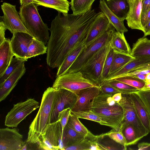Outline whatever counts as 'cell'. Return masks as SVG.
Masks as SVG:
<instances>
[{
  "instance_id": "6da1fadb",
  "label": "cell",
  "mask_w": 150,
  "mask_h": 150,
  "mask_svg": "<svg viewBox=\"0 0 150 150\" xmlns=\"http://www.w3.org/2000/svg\"><path fill=\"white\" fill-rule=\"evenodd\" d=\"M94 9L81 14H64L58 12L49 28L46 62L50 68H58L69 52L84 40L97 17Z\"/></svg>"
},
{
  "instance_id": "7a4b0ae2",
  "label": "cell",
  "mask_w": 150,
  "mask_h": 150,
  "mask_svg": "<svg viewBox=\"0 0 150 150\" xmlns=\"http://www.w3.org/2000/svg\"><path fill=\"white\" fill-rule=\"evenodd\" d=\"M57 90L49 87L44 92L39 111L30 124L26 142L35 144L39 142L41 135L50 124L52 110Z\"/></svg>"
},
{
  "instance_id": "3957f363",
  "label": "cell",
  "mask_w": 150,
  "mask_h": 150,
  "mask_svg": "<svg viewBox=\"0 0 150 150\" xmlns=\"http://www.w3.org/2000/svg\"><path fill=\"white\" fill-rule=\"evenodd\" d=\"M113 95L100 91L93 100L92 111L108 123L110 127L115 128L120 126L124 112L119 103L113 99Z\"/></svg>"
},
{
  "instance_id": "277c9868",
  "label": "cell",
  "mask_w": 150,
  "mask_h": 150,
  "mask_svg": "<svg viewBox=\"0 0 150 150\" xmlns=\"http://www.w3.org/2000/svg\"><path fill=\"white\" fill-rule=\"evenodd\" d=\"M38 6L33 3L21 6L18 14L29 34L46 45L50 38L49 30L39 15Z\"/></svg>"
},
{
  "instance_id": "5b68a950",
  "label": "cell",
  "mask_w": 150,
  "mask_h": 150,
  "mask_svg": "<svg viewBox=\"0 0 150 150\" xmlns=\"http://www.w3.org/2000/svg\"><path fill=\"white\" fill-rule=\"evenodd\" d=\"M110 40L94 53L79 71L86 78L99 86L103 82L102 74L104 64L108 52L112 49Z\"/></svg>"
},
{
  "instance_id": "8992f818",
  "label": "cell",
  "mask_w": 150,
  "mask_h": 150,
  "mask_svg": "<svg viewBox=\"0 0 150 150\" xmlns=\"http://www.w3.org/2000/svg\"><path fill=\"white\" fill-rule=\"evenodd\" d=\"M93 86H99L79 71L67 72L57 77L52 87L56 90L65 89L76 94L82 89Z\"/></svg>"
},
{
  "instance_id": "52a82bcc",
  "label": "cell",
  "mask_w": 150,
  "mask_h": 150,
  "mask_svg": "<svg viewBox=\"0 0 150 150\" xmlns=\"http://www.w3.org/2000/svg\"><path fill=\"white\" fill-rule=\"evenodd\" d=\"M115 28L111 25L103 34L86 47H84L67 72L79 71L88 60L96 52L110 41Z\"/></svg>"
},
{
  "instance_id": "ba28073f",
  "label": "cell",
  "mask_w": 150,
  "mask_h": 150,
  "mask_svg": "<svg viewBox=\"0 0 150 150\" xmlns=\"http://www.w3.org/2000/svg\"><path fill=\"white\" fill-rule=\"evenodd\" d=\"M62 133L59 120L50 124L37 143L39 149L65 150L62 140Z\"/></svg>"
},
{
  "instance_id": "9c48e42d",
  "label": "cell",
  "mask_w": 150,
  "mask_h": 150,
  "mask_svg": "<svg viewBox=\"0 0 150 150\" xmlns=\"http://www.w3.org/2000/svg\"><path fill=\"white\" fill-rule=\"evenodd\" d=\"M40 107L39 103L31 98L14 105L5 117V125L8 127H17L27 116Z\"/></svg>"
},
{
  "instance_id": "30bf717a",
  "label": "cell",
  "mask_w": 150,
  "mask_h": 150,
  "mask_svg": "<svg viewBox=\"0 0 150 150\" xmlns=\"http://www.w3.org/2000/svg\"><path fill=\"white\" fill-rule=\"evenodd\" d=\"M118 103L122 107L124 112V118L121 125L127 124L132 125L134 128L139 140L146 136L149 132L140 120L129 94H122V98Z\"/></svg>"
},
{
  "instance_id": "8fae6325",
  "label": "cell",
  "mask_w": 150,
  "mask_h": 150,
  "mask_svg": "<svg viewBox=\"0 0 150 150\" xmlns=\"http://www.w3.org/2000/svg\"><path fill=\"white\" fill-rule=\"evenodd\" d=\"M3 15L0 19L3 22L7 28L13 34L17 32H23L29 34L21 19L16 8V5L3 2L1 5Z\"/></svg>"
},
{
  "instance_id": "7c38bea8",
  "label": "cell",
  "mask_w": 150,
  "mask_h": 150,
  "mask_svg": "<svg viewBox=\"0 0 150 150\" xmlns=\"http://www.w3.org/2000/svg\"><path fill=\"white\" fill-rule=\"evenodd\" d=\"M56 90L57 93L51 114L50 124L58 120V114L60 112L69 108L71 109L77 99L75 93L68 90L64 88Z\"/></svg>"
},
{
  "instance_id": "4fadbf2b",
  "label": "cell",
  "mask_w": 150,
  "mask_h": 150,
  "mask_svg": "<svg viewBox=\"0 0 150 150\" xmlns=\"http://www.w3.org/2000/svg\"><path fill=\"white\" fill-rule=\"evenodd\" d=\"M25 144L16 127L0 129V150H21Z\"/></svg>"
},
{
  "instance_id": "5bb4252c",
  "label": "cell",
  "mask_w": 150,
  "mask_h": 150,
  "mask_svg": "<svg viewBox=\"0 0 150 150\" xmlns=\"http://www.w3.org/2000/svg\"><path fill=\"white\" fill-rule=\"evenodd\" d=\"M100 92L99 86H93L82 89L76 94L77 99L71 111L88 112L92 110L94 98Z\"/></svg>"
},
{
  "instance_id": "9a60e30c",
  "label": "cell",
  "mask_w": 150,
  "mask_h": 150,
  "mask_svg": "<svg viewBox=\"0 0 150 150\" xmlns=\"http://www.w3.org/2000/svg\"><path fill=\"white\" fill-rule=\"evenodd\" d=\"M33 38L26 33L17 32L13 34L10 44L14 56L27 61L28 47Z\"/></svg>"
},
{
  "instance_id": "2e32d148",
  "label": "cell",
  "mask_w": 150,
  "mask_h": 150,
  "mask_svg": "<svg viewBox=\"0 0 150 150\" xmlns=\"http://www.w3.org/2000/svg\"><path fill=\"white\" fill-rule=\"evenodd\" d=\"M111 25L105 15L102 12H100L95 20L84 40L85 47L88 46L103 34L109 29Z\"/></svg>"
},
{
  "instance_id": "e0dca14e",
  "label": "cell",
  "mask_w": 150,
  "mask_h": 150,
  "mask_svg": "<svg viewBox=\"0 0 150 150\" xmlns=\"http://www.w3.org/2000/svg\"><path fill=\"white\" fill-rule=\"evenodd\" d=\"M129 9L126 20L128 26L132 29H137L144 32L141 21L142 0H127Z\"/></svg>"
},
{
  "instance_id": "ac0fdd59",
  "label": "cell",
  "mask_w": 150,
  "mask_h": 150,
  "mask_svg": "<svg viewBox=\"0 0 150 150\" xmlns=\"http://www.w3.org/2000/svg\"><path fill=\"white\" fill-rule=\"evenodd\" d=\"M26 69L24 63L15 70L0 86V101L5 100L25 74Z\"/></svg>"
},
{
  "instance_id": "d6986e66",
  "label": "cell",
  "mask_w": 150,
  "mask_h": 150,
  "mask_svg": "<svg viewBox=\"0 0 150 150\" xmlns=\"http://www.w3.org/2000/svg\"><path fill=\"white\" fill-rule=\"evenodd\" d=\"M137 115L142 125L149 133L150 132V117L141 100L136 93L129 94Z\"/></svg>"
},
{
  "instance_id": "ffe728a7",
  "label": "cell",
  "mask_w": 150,
  "mask_h": 150,
  "mask_svg": "<svg viewBox=\"0 0 150 150\" xmlns=\"http://www.w3.org/2000/svg\"><path fill=\"white\" fill-rule=\"evenodd\" d=\"M84 40L80 42L67 54L58 68L56 77L67 73L85 47Z\"/></svg>"
},
{
  "instance_id": "44dd1931",
  "label": "cell",
  "mask_w": 150,
  "mask_h": 150,
  "mask_svg": "<svg viewBox=\"0 0 150 150\" xmlns=\"http://www.w3.org/2000/svg\"><path fill=\"white\" fill-rule=\"evenodd\" d=\"M13 56L10 40L6 38L0 44V77L8 67Z\"/></svg>"
},
{
  "instance_id": "7402d4cb",
  "label": "cell",
  "mask_w": 150,
  "mask_h": 150,
  "mask_svg": "<svg viewBox=\"0 0 150 150\" xmlns=\"http://www.w3.org/2000/svg\"><path fill=\"white\" fill-rule=\"evenodd\" d=\"M107 5L118 18L124 21L126 19L129 9L127 0H106Z\"/></svg>"
},
{
  "instance_id": "603a6c76",
  "label": "cell",
  "mask_w": 150,
  "mask_h": 150,
  "mask_svg": "<svg viewBox=\"0 0 150 150\" xmlns=\"http://www.w3.org/2000/svg\"><path fill=\"white\" fill-rule=\"evenodd\" d=\"M110 45L115 52L130 54L131 50L126 40L124 33L115 31L110 40Z\"/></svg>"
},
{
  "instance_id": "cb8c5ba5",
  "label": "cell",
  "mask_w": 150,
  "mask_h": 150,
  "mask_svg": "<svg viewBox=\"0 0 150 150\" xmlns=\"http://www.w3.org/2000/svg\"><path fill=\"white\" fill-rule=\"evenodd\" d=\"M130 54L135 58H150V40L145 37L138 39L133 44Z\"/></svg>"
},
{
  "instance_id": "d4e9b609",
  "label": "cell",
  "mask_w": 150,
  "mask_h": 150,
  "mask_svg": "<svg viewBox=\"0 0 150 150\" xmlns=\"http://www.w3.org/2000/svg\"><path fill=\"white\" fill-rule=\"evenodd\" d=\"M150 62V58H135L120 69L109 75L105 80H109L131 72L139 66Z\"/></svg>"
},
{
  "instance_id": "484cf974",
  "label": "cell",
  "mask_w": 150,
  "mask_h": 150,
  "mask_svg": "<svg viewBox=\"0 0 150 150\" xmlns=\"http://www.w3.org/2000/svg\"><path fill=\"white\" fill-rule=\"evenodd\" d=\"M99 8L117 32L124 33L128 31L124 25V21L118 18L110 10L107 5L105 0L100 1Z\"/></svg>"
},
{
  "instance_id": "4316f807",
  "label": "cell",
  "mask_w": 150,
  "mask_h": 150,
  "mask_svg": "<svg viewBox=\"0 0 150 150\" xmlns=\"http://www.w3.org/2000/svg\"><path fill=\"white\" fill-rule=\"evenodd\" d=\"M33 3L54 9L64 14H68L69 11L70 3L67 0H33Z\"/></svg>"
},
{
  "instance_id": "83f0119b",
  "label": "cell",
  "mask_w": 150,
  "mask_h": 150,
  "mask_svg": "<svg viewBox=\"0 0 150 150\" xmlns=\"http://www.w3.org/2000/svg\"><path fill=\"white\" fill-rule=\"evenodd\" d=\"M85 137V136L76 132L67 124L63 131L62 136V142L64 149L82 140Z\"/></svg>"
},
{
  "instance_id": "f1b7e54d",
  "label": "cell",
  "mask_w": 150,
  "mask_h": 150,
  "mask_svg": "<svg viewBox=\"0 0 150 150\" xmlns=\"http://www.w3.org/2000/svg\"><path fill=\"white\" fill-rule=\"evenodd\" d=\"M134 58L130 54L114 51L108 76L120 69Z\"/></svg>"
},
{
  "instance_id": "f546056e",
  "label": "cell",
  "mask_w": 150,
  "mask_h": 150,
  "mask_svg": "<svg viewBox=\"0 0 150 150\" xmlns=\"http://www.w3.org/2000/svg\"><path fill=\"white\" fill-rule=\"evenodd\" d=\"M95 0H71V8L74 15L85 13L91 10V6Z\"/></svg>"
},
{
  "instance_id": "4dcf8cb0",
  "label": "cell",
  "mask_w": 150,
  "mask_h": 150,
  "mask_svg": "<svg viewBox=\"0 0 150 150\" xmlns=\"http://www.w3.org/2000/svg\"><path fill=\"white\" fill-rule=\"evenodd\" d=\"M120 127L125 138L127 146L136 144L140 140L133 126L130 124L121 125Z\"/></svg>"
},
{
  "instance_id": "1f68e13d",
  "label": "cell",
  "mask_w": 150,
  "mask_h": 150,
  "mask_svg": "<svg viewBox=\"0 0 150 150\" xmlns=\"http://www.w3.org/2000/svg\"><path fill=\"white\" fill-rule=\"evenodd\" d=\"M47 50L43 42L34 38L28 47L27 59L47 53Z\"/></svg>"
},
{
  "instance_id": "d6a6232c",
  "label": "cell",
  "mask_w": 150,
  "mask_h": 150,
  "mask_svg": "<svg viewBox=\"0 0 150 150\" xmlns=\"http://www.w3.org/2000/svg\"><path fill=\"white\" fill-rule=\"evenodd\" d=\"M27 61L16 57L12 58L11 62L3 75L0 77V86L4 83L7 78L22 64Z\"/></svg>"
},
{
  "instance_id": "836d02e7",
  "label": "cell",
  "mask_w": 150,
  "mask_h": 150,
  "mask_svg": "<svg viewBox=\"0 0 150 150\" xmlns=\"http://www.w3.org/2000/svg\"><path fill=\"white\" fill-rule=\"evenodd\" d=\"M67 124L76 132L85 136L88 135L91 133L79 121V118L71 112Z\"/></svg>"
},
{
  "instance_id": "e575fe53",
  "label": "cell",
  "mask_w": 150,
  "mask_h": 150,
  "mask_svg": "<svg viewBox=\"0 0 150 150\" xmlns=\"http://www.w3.org/2000/svg\"><path fill=\"white\" fill-rule=\"evenodd\" d=\"M104 81L118 90L122 94H129L135 93L138 90L135 87L114 79Z\"/></svg>"
},
{
  "instance_id": "d590c367",
  "label": "cell",
  "mask_w": 150,
  "mask_h": 150,
  "mask_svg": "<svg viewBox=\"0 0 150 150\" xmlns=\"http://www.w3.org/2000/svg\"><path fill=\"white\" fill-rule=\"evenodd\" d=\"M135 87L140 90L144 86L145 83L132 75H122L113 79Z\"/></svg>"
},
{
  "instance_id": "8d00e7d4",
  "label": "cell",
  "mask_w": 150,
  "mask_h": 150,
  "mask_svg": "<svg viewBox=\"0 0 150 150\" xmlns=\"http://www.w3.org/2000/svg\"><path fill=\"white\" fill-rule=\"evenodd\" d=\"M71 113L79 118L93 121L98 122L101 125L110 127V125L108 123L103 120L92 110L88 112L78 111L76 112H74L71 111Z\"/></svg>"
},
{
  "instance_id": "74e56055",
  "label": "cell",
  "mask_w": 150,
  "mask_h": 150,
  "mask_svg": "<svg viewBox=\"0 0 150 150\" xmlns=\"http://www.w3.org/2000/svg\"><path fill=\"white\" fill-rule=\"evenodd\" d=\"M108 136L116 142L127 148L126 140L120 127L112 129L109 132L100 135V137Z\"/></svg>"
},
{
  "instance_id": "f35d334b",
  "label": "cell",
  "mask_w": 150,
  "mask_h": 150,
  "mask_svg": "<svg viewBox=\"0 0 150 150\" xmlns=\"http://www.w3.org/2000/svg\"><path fill=\"white\" fill-rule=\"evenodd\" d=\"M114 52V50L111 49L108 52L105 61L102 74V78L103 81L106 79L108 76L112 63Z\"/></svg>"
},
{
  "instance_id": "ab89813d",
  "label": "cell",
  "mask_w": 150,
  "mask_h": 150,
  "mask_svg": "<svg viewBox=\"0 0 150 150\" xmlns=\"http://www.w3.org/2000/svg\"><path fill=\"white\" fill-rule=\"evenodd\" d=\"M90 143L89 139L87 136L80 142L71 146L67 147L65 150H89Z\"/></svg>"
},
{
  "instance_id": "60d3db41",
  "label": "cell",
  "mask_w": 150,
  "mask_h": 150,
  "mask_svg": "<svg viewBox=\"0 0 150 150\" xmlns=\"http://www.w3.org/2000/svg\"><path fill=\"white\" fill-rule=\"evenodd\" d=\"M135 93L143 103L150 117V90H138Z\"/></svg>"
},
{
  "instance_id": "b9f144b4",
  "label": "cell",
  "mask_w": 150,
  "mask_h": 150,
  "mask_svg": "<svg viewBox=\"0 0 150 150\" xmlns=\"http://www.w3.org/2000/svg\"><path fill=\"white\" fill-rule=\"evenodd\" d=\"M71 111V109L69 108L63 110L58 114V120L60 121L62 132L67 123Z\"/></svg>"
},
{
  "instance_id": "7bdbcfd3",
  "label": "cell",
  "mask_w": 150,
  "mask_h": 150,
  "mask_svg": "<svg viewBox=\"0 0 150 150\" xmlns=\"http://www.w3.org/2000/svg\"><path fill=\"white\" fill-rule=\"evenodd\" d=\"M99 87L100 91L105 93L113 95L117 93H120L118 90L104 81L101 84Z\"/></svg>"
},
{
  "instance_id": "ee69618b",
  "label": "cell",
  "mask_w": 150,
  "mask_h": 150,
  "mask_svg": "<svg viewBox=\"0 0 150 150\" xmlns=\"http://www.w3.org/2000/svg\"><path fill=\"white\" fill-rule=\"evenodd\" d=\"M150 20V9L144 14L141 15V21L142 25L144 27Z\"/></svg>"
},
{
  "instance_id": "f6af8a7d",
  "label": "cell",
  "mask_w": 150,
  "mask_h": 150,
  "mask_svg": "<svg viewBox=\"0 0 150 150\" xmlns=\"http://www.w3.org/2000/svg\"><path fill=\"white\" fill-rule=\"evenodd\" d=\"M7 29L5 27L3 21L0 19V44L6 39L5 38V31Z\"/></svg>"
},
{
  "instance_id": "bcb514c9",
  "label": "cell",
  "mask_w": 150,
  "mask_h": 150,
  "mask_svg": "<svg viewBox=\"0 0 150 150\" xmlns=\"http://www.w3.org/2000/svg\"><path fill=\"white\" fill-rule=\"evenodd\" d=\"M150 9V0H142L141 15L146 13Z\"/></svg>"
},
{
  "instance_id": "7dc6e473",
  "label": "cell",
  "mask_w": 150,
  "mask_h": 150,
  "mask_svg": "<svg viewBox=\"0 0 150 150\" xmlns=\"http://www.w3.org/2000/svg\"><path fill=\"white\" fill-rule=\"evenodd\" d=\"M138 150H150V143L142 142L139 143L137 146Z\"/></svg>"
},
{
  "instance_id": "c3c4849f",
  "label": "cell",
  "mask_w": 150,
  "mask_h": 150,
  "mask_svg": "<svg viewBox=\"0 0 150 150\" xmlns=\"http://www.w3.org/2000/svg\"><path fill=\"white\" fill-rule=\"evenodd\" d=\"M150 73V70H145L141 71H132L123 75H133L139 74L146 75Z\"/></svg>"
},
{
  "instance_id": "681fc988",
  "label": "cell",
  "mask_w": 150,
  "mask_h": 150,
  "mask_svg": "<svg viewBox=\"0 0 150 150\" xmlns=\"http://www.w3.org/2000/svg\"><path fill=\"white\" fill-rule=\"evenodd\" d=\"M149 67H150V62L139 66L131 71L145 70Z\"/></svg>"
},
{
  "instance_id": "f907efd6",
  "label": "cell",
  "mask_w": 150,
  "mask_h": 150,
  "mask_svg": "<svg viewBox=\"0 0 150 150\" xmlns=\"http://www.w3.org/2000/svg\"><path fill=\"white\" fill-rule=\"evenodd\" d=\"M112 97L115 102L119 103L122 98V93H115L113 95Z\"/></svg>"
},
{
  "instance_id": "816d5d0a",
  "label": "cell",
  "mask_w": 150,
  "mask_h": 150,
  "mask_svg": "<svg viewBox=\"0 0 150 150\" xmlns=\"http://www.w3.org/2000/svg\"><path fill=\"white\" fill-rule=\"evenodd\" d=\"M144 37L148 35L150 33V20L144 27Z\"/></svg>"
},
{
  "instance_id": "f5cc1de1",
  "label": "cell",
  "mask_w": 150,
  "mask_h": 150,
  "mask_svg": "<svg viewBox=\"0 0 150 150\" xmlns=\"http://www.w3.org/2000/svg\"><path fill=\"white\" fill-rule=\"evenodd\" d=\"M33 0H20L21 6H24L33 3Z\"/></svg>"
},
{
  "instance_id": "db71d44e",
  "label": "cell",
  "mask_w": 150,
  "mask_h": 150,
  "mask_svg": "<svg viewBox=\"0 0 150 150\" xmlns=\"http://www.w3.org/2000/svg\"><path fill=\"white\" fill-rule=\"evenodd\" d=\"M134 77L137 78L140 80L144 81L146 79V75L142 74H139L135 75H133Z\"/></svg>"
},
{
  "instance_id": "11a10c76",
  "label": "cell",
  "mask_w": 150,
  "mask_h": 150,
  "mask_svg": "<svg viewBox=\"0 0 150 150\" xmlns=\"http://www.w3.org/2000/svg\"><path fill=\"white\" fill-rule=\"evenodd\" d=\"M150 90V83H145L144 86L140 90Z\"/></svg>"
},
{
  "instance_id": "9f6ffc18",
  "label": "cell",
  "mask_w": 150,
  "mask_h": 150,
  "mask_svg": "<svg viewBox=\"0 0 150 150\" xmlns=\"http://www.w3.org/2000/svg\"><path fill=\"white\" fill-rule=\"evenodd\" d=\"M146 75V79L145 80H149L150 79V73H149Z\"/></svg>"
},
{
  "instance_id": "6f0895ef",
  "label": "cell",
  "mask_w": 150,
  "mask_h": 150,
  "mask_svg": "<svg viewBox=\"0 0 150 150\" xmlns=\"http://www.w3.org/2000/svg\"><path fill=\"white\" fill-rule=\"evenodd\" d=\"M145 83H150V79L146 80H145L144 81Z\"/></svg>"
},
{
  "instance_id": "680465c9",
  "label": "cell",
  "mask_w": 150,
  "mask_h": 150,
  "mask_svg": "<svg viewBox=\"0 0 150 150\" xmlns=\"http://www.w3.org/2000/svg\"><path fill=\"white\" fill-rule=\"evenodd\" d=\"M148 35H150V33H149L148 34Z\"/></svg>"
}]
</instances>
